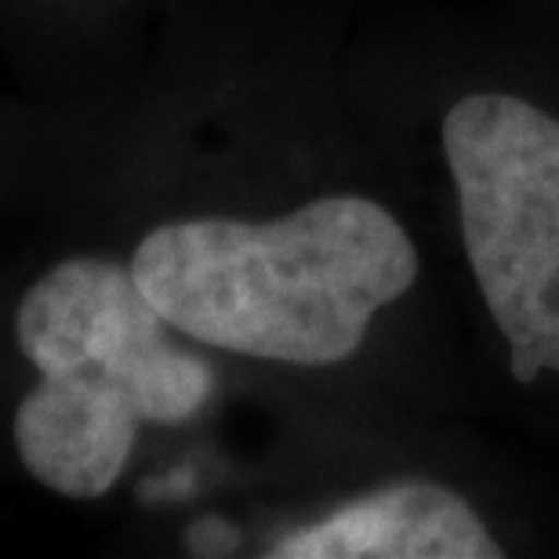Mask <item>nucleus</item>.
Instances as JSON below:
<instances>
[{"mask_svg":"<svg viewBox=\"0 0 559 559\" xmlns=\"http://www.w3.org/2000/svg\"><path fill=\"white\" fill-rule=\"evenodd\" d=\"M273 559H495L512 552L501 516L457 476L393 465L265 538Z\"/></svg>","mask_w":559,"mask_h":559,"instance_id":"obj_4","label":"nucleus"},{"mask_svg":"<svg viewBox=\"0 0 559 559\" xmlns=\"http://www.w3.org/2000/svg\"><path fill=\"white\" fill-rule=\"evenodd\" d=\"M374 142L501 393L559 429V22L378 48Z\"/></svg>","mask_w":559,"mask_h":559,"instance_id":"obj_1","label":"nucleus"},{"mask_svg":"<svg viewBox=\"0 0 559 559\" xmlns=\"http://www.w3.org/2000/svg\"><path fill=\"white\" fill-rule=\"evenodd\" d=\"M11 338L33 371L11 415L19 465L66 501L128 476L145 429H186L218 396V360L167 323L128 254L70 251L19 295Z\"/></svg>","mask_w":559,"mask_h":559,"instance_id":"obj_3","label":"nucleus"},{"mask_svg":"<svg viewBox=\"0 0 559 559\" xmlns=\"http://www.w3.org/2000/svg\"><path fill=\"white\" fill-rule=\"evenodd\" d=\"M178 334L259 371L353 374L400 356L443 295L382 150L371 167L251 204L156 215L128 248Z\"/></svg>","mask_w":559,"mask_h":559,"instance_id":"obj_2","label":"nucleus"}]
</instances>
